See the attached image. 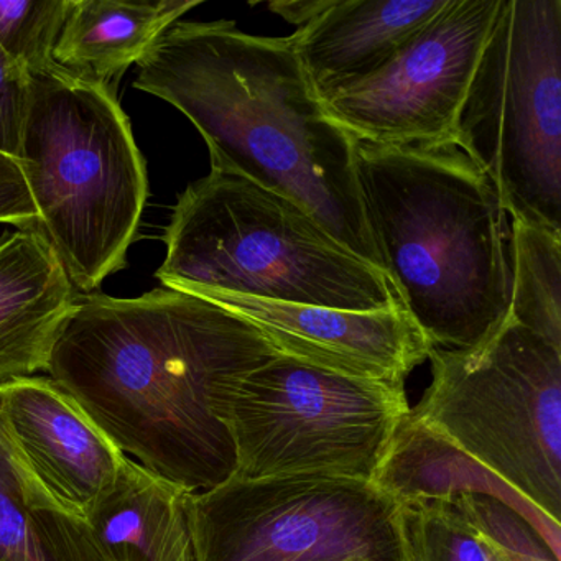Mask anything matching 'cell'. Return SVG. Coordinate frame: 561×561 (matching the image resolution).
Segmentation results:
<instances>
[{"mask_svg":"<svg viewBox=\"0 0 561 561\" xmlns=\"http://www.w3.org/2000/svg\"><path fill=\"white\" fill-rule=\"evenodd\" d=\"M277 354L254 324L186 291L88 294L61 324L47 374L127 458L202 494L236 474L232 387Z\"/></svg>","mask_w":561,"mask_h":561,"instance_id":"6da1fadb","label":"cell"},{"mask_svg":"<svg viewBox=\"0 0 561 561\" xmlns=\"http://www.w3.org/2000/svg\"><path fill=\"white\" fill-rule=\"evenodd\" d=\"M134 88L172 104L205 139L211 169L244 176L320 222L374 267L354 146L314 93L287 38L236 22H176L139 61Z\"/></svg>","mask_w":561,"mask_h":561,"instance_id":"7a4b0ae2","label":"cell"},{"mask_svg":"<svg viewBox=\"0 0 561 561\" xmlns=\"http://www.w3.org/2000/svg\"><path fill=\"white\" fill-rule=\"evenodd\" d=\"M354 163L383 274L430 346L491 340L511 308V222L491 180L455 142L356 140Z\"/></svg>","mask_w":561,"mask_h":561,"instance_id":"3957f363","label":"cell"},{"mask_svg":"<svg viewBox=\"0 0 561 561\" xmlns=\"http://www.w3.org/2000/svg\"><path fill=\"white\" fill-rule=\"evenodd\" d=\"M163 242L157 278L196 297L242 295L364 313L402 305L383 272L305 209L236 173L211 169L192 183Z\"/></svg>","mask_w":561,"mask_h":561,"instance_id":"277c9868","label":"cell"},{"mask_svg":"<svg viewBox=\"0 0 561 561\" xmlns=\"http://www.w3.org/2000/svg\"><path fill=\"white\" fill-rule=\"evenodd\" d=\"M37 231L73 287L93 294L126 265L149 198L146 162L110 84L57 67L28 75L18 156Z\"/></svg>","mask_w":561,"mask_h":561,"instance_id":"5b68a950","label":"cell"},{"mask_svg":"<svg viewBox=\"0 0 561 561\" xmlns=\"http://www.w3.org/2000/svg\"><path fill=\"white\" fill-rule=\"evenodd\" d=\"M428 359L413 419L561 527V350L507 317L481 346Z\"/></svg>","mask_w":561,"mask_h":561,"instance_id":"8992f818","label":"cell"},{"mask_svg":"<svg viewBox=\"0 0 561 561\" xmlns=\"http://www.w3.org/2000/svg\"><path fill=\"white\" fill-rule=\"evenodd\" d=\"M455 144L511 221L561 231V0H501Z\"/></svg>","mask_w":561,"mask_h":561,"instance_id":"52a82bcc","label":"cell"},{"mask_svg":"<svg viewBox=\"0 0 561 561\" xmlns=\"http://www.w3.org/2000/svg\"><path fill=\"white\" fill-rule=\"evenodd\" d=\"M410 412L405 383L341 376L277 354L244 374L226 402L234 478L376 482Z\"/></svg>","mask_w":561,"mask_h":561,"instance_id":"ba28073f","label":"cell"},{"mask_svg":"<svg viewBox=\"0 0 561 561\" xmlns=\"http://www.w3.org/2000/svg\"><path fill=\"white\" fill-rule=\"evenodd\" d=\"M188 520L195 561H412L407 504L373 481L231 478Z\"/></svg>","mask_w":561,"mask_h":561,"instance_id":"9c48e42d","label":"cell"},{"mask_svg":"<svg viewBox=\"0 0 561 561\" xmlns=\"http://www.w3.org/2000/svg\"><path fill=\"white\" fill-rule=\"evenodd\" d=\"M499 9L501 0H449L382 70L324 101L328 116L376 146L455 142Z\"/></svg>","mask_w":561,"mask_h":561,"instance_id":"30bf717a","label":"cell"},{"mask_svg":"<svg viewBox=\"0 0 561 561\" xmlns=\"http://www.w3.org/2000/svg\"><path fill=\"white\" fill-rule=\"evenodd\" d=\"M205 298L254 324L278 354L341 376L405 383L432 350L403 305L364 313L242 295Z\"/></svg>","mask_w":561,"mask_h":561,"instance_id":"8fae6325","label":"cell"},{"mask_svg":"<svg viewBox=\"0 0 561 561\" xmlns=\"http://www.w3.org/2000/svg\"><path fill=\"white\" fill-rule=\"evenodd\" d=\"M0 419L35 481L75 517L116 484L126 455L50 377L0 382Z\"/></svg>","mask_w":561,"mask_h":561,"instance_id":"7c38bea8","label":"cell"},{"mask_svg":"<svg viewBox=\"0 0 561 561\" xmlns=\"http://www.w3.org/2000/svg\"><path fill=\"white\" fill-rule=\"evenodd\" d=\"M449 0H333L288 37L321 103L376 75Z\"/></svg>","mask_w":561,"mask_h":561,"instance_id":"4fadbf2b","label":"cell"},{"mask_svg":"<svg viewBox=\"0 0 561 561\" xmlns=\"http://www.w3.org/2000/svg\"><path fill=\"white\" fill-rule=\"evenodd\" d=\"M75 300L64 264L37 231L0 238V382L47 373Z\"/></svg>","mask_w":561,"mask_h":561,"instance_id":"5bb4252c","label":"cell"},{"mask_svg":"<svg viewBox=\"0 0 561 561\" xmlns=\"http://www.w3.org/2000/svg\"><path fill=\"white\" fill-rule=\"evenodd\" d=\"M188 495L126 456L84 524L103 561H195Z\"/></svg>","mask_w":561,"mask_h":561,"instance_id":"9a60e30c","label":"cell"},{"mask_svg":"<svg viewBox=\"0 0 561 561\" xmlns=\"http://www.w3.org/2000/svg\"><path fill=\"white\" fill-rule=\"evenodd\" d=\"M199 4V0H71L55 61L77 77L110 84Z\"/></svg>","mask_w":561,"mask_h":561,"instance_id":"2e32d148","label":"cell"},{"mask_svg":"<svg viewBox=\"0 0 561 561\" xmlns=\"http://www.w3.org/2000/svg\"><path fill=\"white\" fill-rule=\"evenodd\" d=\"M380 488L402 502L422 499L451 501L465 492L495 495L520 512L560 558L561 527L551 524L501 479L485 471L442 435L416 422L410 412L389 458L376 479Z\"/></svg>","mask_w":561,"mask_h":561,"instance_id":"e0dca14e","label":"cell"},{"mask_svg":"<svg viewBox=\"0 0 561 561\" xmlns=\"http://www.w3.org/2000/svg\"><path fill=\"white\" fill-rule=\"evenodd\" d=\"M0 561H103L81 518L28 472L0 419Z\"/></svg>","mask_w":561,"mask_h":561,"instance_id":"ac0fdd59","label":"cell"},{"mask_svg":"<svg viewBox=\"0 0 561 561\" xmlns=\"http://www.w3.org/2000/svg\"><path fill=\"white\" fill-rule=\"evenodd\" d=\"M508 318L561 350V231L511 221Z\"/></svg>","mask_w":561,"mask_h":561,"instance_id":"d6986e66","label":"cell"},{"mask_svg":"<svg viewBox=\"0 0 561 561\" xmlns=\"http://www.w3.org/2000/svg\"><path fill=\"white\" fill-rule=\"evenodd\" d=\"M71 0H0V48L27 75L57 67L55 47Z\"/></svg>","mask_w":561,"mask_h":561,"instance_id":"ffe728a7","label":"cell"},{"mask_svg":"<svg viewBox=\"0 0 561 561\" xmlns=\"http://www.w3.org/2000/svg\"><path fill=\"white\" fill-rule=\"evenodd\" d=\"M412 561H499L451 501L405 502Z\"/></svg>","mask_w":561,"mask_h":561,"instance_id":"44dd1931","label":"cell"},{"mask_svg":"<svg viewBox=\"0 0 561 561\" xmlns=\"http://www.w3.org/2000/svg\"><path fill=\"white\" fill-rule=\"evenodd\" d=\"M451 502L499 561H560L537 528L495 495L465 492Z\"/></svg>","mask_w":561,"mask_h":561,"instance_id":"7402d4cb","label":"cell"},{"mask_svg":"<svg viewBox=\"0 0 561 561\" xmlns=\"http://www.w3.org/2000/svg\"><path fill=\"white\" fill-rule=\"evenodd\" d=\"M28 100V75L0 48V152L18 160Z\"/></svg>","mask_w":561,"mask_h":561,"instance_id":"603a6c76","label":"cell"},{"mask_svg":"<svg viewBox=\"0 0 561 561\" xmlns=\"http://www.w3.org/2000/svg\"><path fill=\"white\" fill-rule=\"evenodd\" d=\"M35 229L38 211L18 160L0 152V225Z\"/></svg>","mask_w":561,"mask_h":561,"instance_id":"cb8c5ba5","label":"cell"},{"mask_svg":"<svg viewBox=\"0 0 561 561\" xmlns=\"http://www.w3.org/2000/svg\"><path fill=\"white\" fill-rule=\"evenodd\" d=\"M331 4L333 0H295V2L282 0V2H272L268 9L300 28L317 19L321 12L327 11Z\"/></svg>","mask_w":561,"mask_h":561,"instance_id":"d4e9b609","label":"cell"}]
</instances>
